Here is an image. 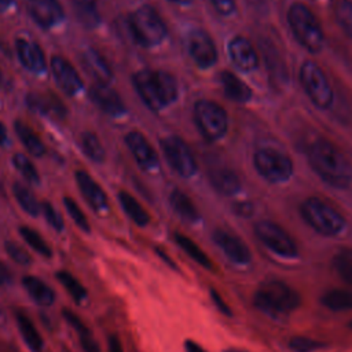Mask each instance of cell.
Returning a JSON list of instances; mask_svg holds the SVG:
<instances>
[{"label":"cell","mask_w":352,"mask_h":352,"mask_svg":"<svg viewBox=\"0 0 352 352\" xmlns=\"http://www.w3.org/2000/svg\"><path fill=\"white\" fill-rule=\"evenodd\" d=\"M253 302L265 315L279 318L296 311L301 304V297L287 283L279 279H267L254 292Z\"/></svg>","instance_id":"7a4b0ae2"},{"label":"cell","mask_w":352,"mask_h":352,"mask_svg":"<svg viewBox=\"0 0 352 352\" xmlns=\"http://www.w3.org/2000/svg\"><path fill=\"white\" fill-rule=\"evenodd\" d=\"M125 143L129 147L136 162L146 170H151L158 165V157L144 136L139 132H129L125 136Z\"/></svg>","instance_id":"ac0fdd59"},{"label":"cell","mask_w":352,"mask_h":352,"mask_svg":"<svg viewBox=\"0 0 352 352\" xmlns=\"http://www.w3.org/2000/svg\"><path fill=\"white\" fill-rule=\"evenodd\" d=\"M15 132L18 133L21 142L25 144L28 151L36 157H40L45 153V146L40 140V138L32 131V128L22 121H15L14 124Z\"/></svg>","instance_id":"1f68e13d"},{"label":"cell","mask_w":352,"mask_h":352,"mask_svg":"<svg viewBox=\"0 0 352 352\" xmlns=\"http://www.w3.org/2000/svg\"><path fill=\"white\" fill-rule=\"evenodd\" d=\"M155 252H157V254H158V257L164 261V263H166V265L168 267H170V268H173V270H176L177 267H176V263L162 250V249H155Z\"/></svg>","instance_id":"f907efd6"},{"label":"cell","mask_w":352,"mask_h":352,"mask_svg":"<svg viewBox=\"0 0 352 352\" xmlns=\"http://www.w3.org/2000/svg\"><path fill=\"white\" fill-rule=\"evenodd\" d=\"M301 85L309 100L318 109H329L333 103V89L324 72L312 60H305L300 69Z\"/></svg>","instance_id":"52a82bcc"},{"label":"cell","mask_w":352,"mask_h":352,"mask_svg":"<svg viewBox=\"0 0 352 352\" xmlns=\"http://www.w3.org/2000/svg\"><path fill=\"white\" fill-rule=\"evenodd\" d=\"M135 38L144 47L160 44L166 36V26L157 11L150 6L138 8L129 19Z\"/></svg>","instance_id":"8992f818"},{"label":"cell","mask_w":352,"mask_h":352,"mask_svg":"<svg viewBox=\"0 0 352 352\" xmlns=\"http://www.w3.org/2000/svg\"><path fill=\"white\" fill-rule=\"evenodd\" d=\"M62 316L67 322V324L76 331L80 345L84 352H100V346H99L98 341L95 340V337L92 336L91 330L84 323V320L76 312H73L69 308H63Z\"/></svg>","instance_id":"44dd1931"},{"label":"cell","mask_w":352,"mask_h":352,"mask_svg":"<svg viewBox=\"0 0 352 352\" xmlns=\"http://www.w3.org/2000/svg\"><path fill=\"white\" fill-rule=\"evenodd\" d=\"M23 289L28 292V294L32 297V300L41 307H50L55 301V293L54 290L40 278L33 275H26L22 279Z\"/></svg>","instance_id":"d4e9b609"},{"label":"cell","mask_w":352,"mask_h":352,"mask_svg":"<svg viewBox=\"0 0 352 352\" xmlns=\"http://www.w3.org/2000/svg\"><path fill=\"white\" fill-rule=\"evenodd\" d=\"M118 199H120L121 208L124 209V212L128 214V217L135 224H138L139 227H144L150 223L148 213L143 209V206L129 192L121 191L118 194Z\"/></svg>","instance_id":"f546056e"},{"label":"cell","mask_w":352,"mask_h":352,"mask_svg":"<svg viewBox=\"0 0 352 352\" xmlns=\"http://www.w3.org/2000/svg\"><path fill=\"white\" fill-rule=\"evenodd\" d=\"M194 120L199 132L210 142L221 139L228 128L226 110L212 100H198L195 103Z\"/></svg>","instance_id":"9c48e42d"},{"label":"cell","mask_w":352,"mask_h":352,"mask_svg":"<svg viewBox=\"0 0 352 352\" xmlns=\"http://www.w3.org/2000/svg\"><path fill=\"white\" fill-rule=\"evenodd\" d=\"M287 22L293 36L311 54L322 51L324 34L315 14L302 3H294L287 10Z\"/></svg>","instance_id":"277c9868"},{"label":"cell","mask_w":352,"mask_h":352,"mask_svg":"<svg viewBox=\"0 0 352 352\" xmlns=\"http://www.w3.org/2000/svg\"><path fill=\"white\" fill-rule=\"evenodd\" d=\"M7 140H8V138H7V129H6V126L0 122V144H1V146L6 144Z\"/></svg>","instance_id":"816d5d0a"},{"label":"cell","mask_w":352,"mask_h":352,"mask_svg":"<svg viewBox=\"0 0 352 352\" xmlns=\"http://www.w3.org/2000/svg\"><path fill=\"white\" fill-rule=\"evenodd\" d=\"M26 102L29 107H32L36 111L45 113V114H55L58 117H63L65 107L60 100H58L54 95H38V94H30L26 98Z\"/></svg>","instance_id":"83f0119b"},{"label":"cell","mask_w":352,"mask_h":352,"mask_svg":"<svg viewBox=\"0 0 352 352\" xmlns=\"http://www.w3.org/2000/svg\"><path fill=\"white\" fill-rule=\"evenodd\" d=\"M349 329H352V320L349 322Z\"/></svg>","instance_id":"9f6ffc18"},{"label":"cell","mask_w":352,"mask_h":352,"mask_svg":"<svg viewBox=\"0 0 352 352\" xmlns=\"http://www.w3.org/2000/svg\"><path fill=\"white\" fill-rule=\"evenodd\" d=\"M210 183L223 195H234L241 190V180L238 175L230 168H214L209 173Z\"/></svg>","instance_id":"cb8c5ba5"},{"label":"cell","mask_w":352,"mask_h":352,"mask_svg":"<svg viewBox=\"0 0 352 352\" xmlns=\"http://www.w3.org/2000/svg\"><path fill=\"white\" fill-rule=\"evenodd\" d=\"M308 162L326 184L340 190L352 184V164L333 143L315 140L308 148Z\"/></svg>","instance_id":"6da1fadb"},{"label":"cell","mask_w":352,"mask_h":352,"mask_svg":"<svg viewBox=\"0 0 352 352\" xmlns=\"http://www.w3.org/2000/svg\"><path fill=\"white\" fill-rule=\"evenodd\" d=\"M4 249H6V253L8 254V257L19 265H29L32 263L30 253H28V250L25 248H22L19 243H16L14 241H7V242H4Z\"/></svg>","instance_id":"b9f144b4"},{"label":"cell","mask_w":352,"mask_h":352,"mask_svg":"<svg viewBox=\"0 0 352 352\" xmlns=\"http://www.w3.org/2000/svg\"><path fill=\"white\" fill-rule=\"evenodd\" d=\"M209 1L220 15L228 16L235 11V0H209Z\"/></svg>","instance_id":"f6af8a7d"},{"label":"cell","mask_w":352,"mask_h":352,"mask_svg":"<svg viewBox=\"0 0 352 352\" xmlns=\"http://www.w3.org/2000/svg\"><path fill=\"white\" fill-rule=\"evenodd\" d=\"M257 239L272 253L283 258H296L298 248L294 239L279 224L270 220H260L254 224Z\"/></svg>","instance_id":"30bf717a"},{"label":"cell","mask_w":352,"mask_h":352,"mask_svg":"<svg viewBox=\"0 0 352 352\" xmlns=\"http://www.w3.org/2000/svg\"><path fill=\"white\" fill-rule=\"evenodd\" d=\"M253 165L258 175L270 183H285L293 175L292 160L275 150V148H260L253 155Z\"/></svg>","instance_id":"ba28073f"},{"label":"cell","mask_w":352,"mask_h":352,"mask_svg":"<svg viewBox=\"0 0 352 352\" xmlns=\"http://www.w3.org/2000/svg\"><path fill=\"white\" fill-rule=\"evenodd\" d=\"M305 223L323 236H337L345 228L344 216L320 198H307L300 208Z\"/></svg>","instance_id":"5b68a950"},{"label":"cell","mask_w":352,"mask_h":352,"mask_svg":"<svg viewBox=\"0 0 352 352\" xmlns=\"http://www.w3.org/2000/svg\"><path fill=\"white\" fill-rule=\"evenodd\" d=\"M51 69L58 87L66 95H76L82 88V81L78 73L66 59L60 56H54L51 60Z\"/></svg>","instance_id":"2e32d148"},{"label":"cell","mask_w":352,"mask_h":352,"mask_svg":"<svg viewBox=\"0 0 352 352\" xmlns=\"http://www.w3.org/2000/svg\"><path fill=\"white\" fill-rule=\"evenodd\" d=\"M56 279L77 304H81L85 301V298L88 296L87 289L73 274H70L67 271H58Z\"/></svg>","instance_id":"d6a6232c"},{"label":"cell","mask_w":352,"mask_h":352,"mask_svg":"<svg viewBox=\"0 0 352 352\" xmlns=\"http://www.w3.org/2000/svg\"><path fill=\"white\" fill-rule=\"evenodd\" d=\"M333 268L346 285L352 286V249L342 248L333 256Z\"/></svg>","instance_id":"836d02e7"},{"label":"cell","mask_w":352,"mask_h":352,"mask_svg":"<svg viewBox=\"0 0 352 352\" xmlns=\"http://www.w3.org/2000/svg\"><path fill=\"white\" fill-rule=\"evenodd\" d=\"M107 345H109V352H124L122 344L117 336H110L107 340Z\"/></svg>","instance_id":"c3c4849f"},{"label":"cell","mask_w":352,"mask_h":352,"mask_svg":"<svg viewBox=\"0 0 352 352\" xmlns=\"http://www.w3.org/2000/svg\"><path fill=\"white\" fill-rule=\"evenodd\" d=\"M43 213L45 216L47 223L58 232H60L63 230V219L62 216L58 213V210L50 204V202H44L43 205Z\"/></svg>","instance_id":"ee69618b"},{"label":"cell","mask_w":352,"mask_h":352,"mask_svg":"<svg viewBox=\"0 0 352 352\" xmlns=\"http://www.w3.org/2000/svg\"><path fill=\"white\" fill-rule=\"evenodd\" d=\"M89 98L96 103V106L104 113L117 117L125 113V106L120 95L111 89L107 84L96 82L89 89Z\"/></svg>","instance_id":"e0dca14e"},{"label":"cell","mask_w":352,"mask_h":352,"mask_svg":"<svg viewBox=\"0 0 352 352\" xmlns=\"http://www.w3.org/2000/svg\"><path fill=\"white\" fill-rule=\"evenodd\" d=\"M81 147L85 155L95 162H102L104 160V148L98 139V136L92 132L81 133Z\"/></svg>","instance_id":"74e56055"},{"label":"cell","mask_w":352,"mask_h":352,"mask_svg":"<svg viewBox=\"0 0 352 352\" xmlns=\"http://www.w3.org/2000/svg\"><path fill=\"white\" fill-rule=\"evenodd\" d=\"M336 19L342 32L352 38V1L340 0L336 7Z\"/></svg>","instance_id":"f35d334b"},{"label":"cell","mask_w":352,"mask_h":352,"mask_svg":"<svg viewBox=\"0 0 352 352\" xmlns=\"http://www.w3.org/2000/svg\"><path fill=\"white\" fill-rule=\"evenodd\" d=\"M170 1H173L176 4H190L192 0H170Z\"/></svg>","instance_id":"db71d44e"},{"label":"cell","mask_w":352,"mask_h":352,"mask_svg":"<svg viewBox=\"0 0 352 352\" xmlns=\"http://www.w3.org/2000/svg\"><path fill=\"white\" fill-rule=\"evenodd\" d=\"M81 63L87 73L100 84H107L113 78V73L104 58L96 50H87L81 55Z\"/></svg>","instance_id":"7402d4cb"},{"label":"cell","mask_w":352,"mask_h":352,"mask_svg":"<svg viewBox=\"0 0 352 352\" xmlns=\"http://www.w3.org/2000/svg\"><path fill=\"white\" fill-rule=\"evenodd\" d=\"M173 238H175V242L177 243V246L180 249H183L191 260H194L197 264H199L204 268H208V270L212 268V261L208 257V254L191 238H188L180 232H176L173 235Z\"/></svg>","instance_id":"4dcf8cb0"},{"label":"cell","mask_w":352,"mask_h":352,"mask_svg":"<svg viewBox=\"0 0 352 352\" xmlns=\"http://www.w3.org/2000/svg\"><path fill=\"white\" fill-rule=\"evenodd\" d=\"M76 180L78 184V188L88 202V205L96 210V212H104L107 210V197L102 187L84 170H78L76 173Z\"/></svg>","instance_id":"d6986e66"},{"label":"cell","mask_w":352,"mask_h":352,"mask_svg":"<svg viewBox=\"0 0 352 352\" xmlns=\"http://www.w3.org/2000/svg\"><path fill=\"white\" fill-rule=\"evenodd\" d=\"M220 82H221L224 95L228 99L238 102V103H245V102L250 100V98H252L250 88L234 73L224 70L220 74Z\"/></svg>","instance_id":"484cf974"},{"label":"cell","mask_w":352,"mask_h":352,"mask_svg":"<svg viewBox=\"0 0 352 352\" xmlns=\"http://www.w3.org/2000/svg\"><path fill=\"white\" fill-rule=\"evenodd\" d=\"M19 234H21V236L23 238V241H25L34 252H37L38 254H41L43 257H47V258L52 256V249H51V246L45 242V239H44L37 231H34V230L30 228V227L23 226V227L19 228Z\"/></svg>","instance_id":"8d00e7d4"},{"label":"cell","mask_w":352,"mask_h":352,"mask_svg":"<svg viewBox=\"0 0 352 352\" xmlns=\"http://www.w3.org/2000/svg\"><path fill=\"white\" fill-rule=\"evenodd\" d=\"M228 55L235 67L241 72L249 73L256 70L258 66V56L256 54V50L253 48L252 43L245 37L238 36L230 41Z\"/></svg>","instance_id":"5bb4252c"},{"label":"cell","mask_w":352,"mask_h":352,"mask_svg":"<svg viewBox=\"0 0 352 352\" xmlns=\"http://www.w3.org/2000/svg\"><path fill=\"white\" fill-rule=\"evenodd\" d=\"M169 202L173 210L187 221H197L199 219V213L192 204V201L180 190H173L169 195Z\"/></svg>","instance_id":"f1b7e54d"},{"label":"cell","mask_w":352,"mask_h":352,"mask_svg":"<svg viewBox=\"0 0 352 352\" xmlns=\"http://www.w3.org/2000/svg\"><path fill=\"white\" fill-rule=\"evenodd\" d=\"M164 154L169 165L183 177H190L197 172V161L183 139L179 136H166L161 140Z\"/></svg>","instance_id":"8fae6325"},{"label":"cell","mask_w":352,"mask_h":352,"mask_svg":"<svg viewBox=\"0 0 352 352\" xmlns=\"http://www.w3.org/2000/svg\"><path fill=\"white\" fill-rule=\"evenodd\" d=\"M26 7L30 16L43 28H51L63 18L58 0H26Z\"/></svg>","instance_id":"9a60e30c"},{"label":"cell","mask_w":352,"mask_h":352,"mask_svg":"<svg viewBox=\"0 0 352 352\" xmlns=\"http://www.w3.org/2000/svg\"><path fill=\"white\" fill-rule=\"evenodd\" d=\"M74 11L80 22L88 28H94L99 22V12L96 7V0H72Z\"/></svg>","instance_id":"e575fe53"},{"label":"cell","mask_w":352,"mask_h":352,"mask_svg":"<svg viewBox=\"0 0 352 352\" xmlns=\"http://www.w3.org/2000/svg\"><path fill=\"white\" fill-rule=\"evenodd\" d=\"M63 204H65V208H66L69 216H70L72 220L76 223V226H77L80 230H82V231H85V232H89V230H91L89 221H88L85 213H84V212L81 210V208L77 205V202H76L74 199L66 197V198L63 199Z\"/></svg>","instance_id":"60d3db41"},{"label":"cell","mask_w":352,"mask_h":352,"mask_svg":"<svg viewBox=\"0 0 352 352\" xmlns=\"http://www.w3.org/2000/svg\"><path fill=\"white\" fill-rule=\"evenodd\" d=\"M224 352H246V351H242V349H238V348H228Z\"/></svg>","instance_id":"11a10c76"},{"label":"cell","mask_w":352,"mask_h":352,"mask_svg":"<svg viewBox=\"0 0 352 352\" xmlns=\"http://www.w3.org/2000/svg\"><path fill=\"white\" fill-rule=\"evenodd\" d=\"M184 349H186V352H208L206 349H204L199 344H197L192 340H187L184 342Z\"/></svg>","instance_id":"681fc988"},{"label":"cell","mask_w":352,"mask_h":352,"mask_svg":"<svg viewBox=\"0 0 352 352\" xmlns=\"http://www.w3.org/2000/svg\"><path fill=\"white\" fill-rule=\"evenodd\" d=\"M0 81H1V72H0Z\"/></svg>","instance_id":"6f0895ef"},{"label":"cell","mask_w":352,"mask_h":352,"mask_svg":"<svg viewBox=\"0 0 352 352\" xmlns=\"http://www.w3.org/2000/svg\"><path fill=\"white\" fill-rule=\"evenodd\" d=\"M15 322H16L19 334H21L23 342L26 344V346L32 352H41L43 346H44V341H43V337H41L40 331L37 330V327L32 322V319L26 314H23L22 311H16L15 312Z\"/></svg>","instance_id":"603a6c76"},{"label":"cell","mask_w":352,"mask_h":352,"mask_svg":"<svg viewBox=\"0 0 352 352\" xmlns=\"http://www.w3.org/2000/svg\"><path fill=\"white\" fill-rule=\"evenodd\" d=\"M12 164H14V166L21 172V175H22L28 182H30V183H33V184H37V183H38V180H40L38 173H37L34 165L32 164V161L28 160L26 155L19 154V153H18V154H14V157H12Z\"/></svg>","instance_id":"ab89813d"},{"label":"cell","mask_w":352,"mask_h":352,"mask_svg":"<svg viewBox=\"0 0 352 352\" xmlns=\"http://www.w3.org/2000/svg\"><path fill=\"white\" fill-rule=\"evenodd\" d=\"M209 294H210V298H212L214 307H216L221 314H224V315H227V316H230V315L232 314L231 309H230V307H228V304L224 301V298L220 296V293H219L217 290L210 289Z\"/></svg>","instance_id":"bcb514c9"},{"label":"cell","mask_w":352,"mask_h":352,"mask_svg":"<svg viewBox=\"0 0 352 352\" xmlns=\"http://www.w3.org/2000/svg\"><path fill=\"white\" fill-rule=\"evenodd\" d=\"M133 85L151 110H161L177 98V84L166 72L142 70L133 76Z\"/></svg>","instance_id":"3957f363"},{"label":"cell","mask_w":352,"mask_h":352,"mask_svg":"<svg viewBox=\"0 0 352 352\" xmlns=\"http://www.w3.org/2000/svg\"><path fill=\"white\" fill-rule=\"evenodd\" d=\"M289 348L293 352H314L322 346V344L314 338L305 336H294L289 340Z\"/></svg>","instance_id":"7bdbcfd3"},{"label":"cell","mask_w":352,"mask_h":352,"mask_svg":"<svg viewBox=\"0 0 352 352\" xmlns=\"http://www.w3.org/2000/svg\"><path fill=\"white\" fill-rule=\"evenodd\" d=\"M212 239L224 256L238 265H246L252 261V253L248 245L235 234L226 230H214Z\"/></svg>","instance_id":"7c38bea8"},{"label":"cell","mask_w":352,"mask_h":352,"mask_svg":"<svg viewBox=\"0 0 352 352\" xmlns=\"http://www.w3.org/2000/svg\"><path fill=\"white\" fill-rule=\"evenodd\" d=\"M15 48L21 63L28 70H30L32 73H41L45 70L47 63L44 54L36 43L25 38H18L15 41Z\"/></svg>","instance_id":"ffe728a7"},{"label":"cell","mask_w":352,"mask_h":352,"mask_svg":"<svg viewBox=\"0 0 352 352\" xmlns=\"http://www.w3.org/2000/svg\"><path fill=\"white\" fill-rule=\"evenodd\" d=\"M12 191H14V197L18 201L19 206L30 216H37L40 212V205L38 201L36 199V197L33 195V192L25 187L21 183H15L12 186Z\"/></svg>","instance_id":"d590c367"},{"label":"cell","mask_w":352,"mask_h":352,"mask_svg":"<svg viewBox=\"0 0 352 352\" xmlns=\"http://www.w3.org/2000/svg\"><path fill=\"white\" fill-rule=\"evenodd\" d=\"M12 280V272L8 265L0 260V286H7Z\"/></svg>","instance_id":"7dc6e473"},{"label":"cell","mask_w":352,"mask_h":352,"mask_svg":"<svg viewBox=\"0 0 352 352\" xmlns=\"http://www.w3.org/2000/svg\"><path fill=\"white\" fill-rule=\"evenodd\" d=\"M188 54L202 69L213 66L217 60V51L210 36L204 30H192L187 38Z\"/></svg>","instance_id":"4fadbf2b"},{"label":"cell","mask_w":352,"mask_h":352,"mask_svg":"<svg viewBox=\"0 0 352 352\" xmlns=\"http://www.w3.org/2000/svg\"><path fill=\"white\" fill-rule=\"evenodd\" d=\"M12 4V0H0V11H7Z\"/></svg>","instance_id":"f5cc1de1"},{"label":"cell","mask_w":352,"mask_h":352,"mask_svg":"<svg viewBox=\"0 0 352 352\" xmlns=\"http://www.w3.org/2000/svg\"><path fill=\"white\" fill-rule=\"evenodd\" d=\"M320 302L330 311H352V289H330L322 294Z\"/></svg>","instance_id":"4316f807"}]
</instances>
